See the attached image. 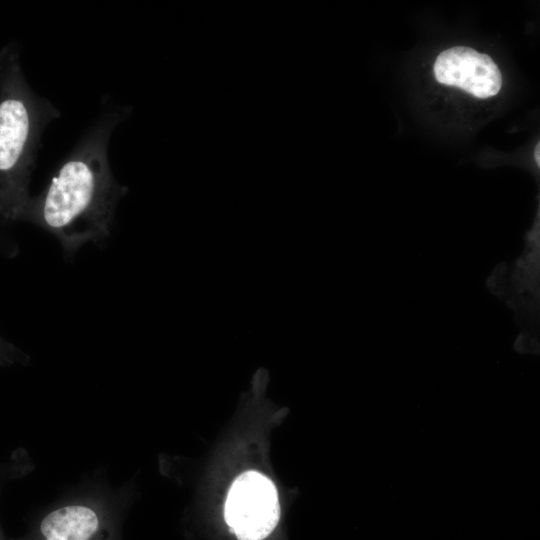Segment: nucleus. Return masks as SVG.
Segmentation results:
<instances>
[{
	"instance_id": "f257e3e1",
	"label": "nucleus",
	"mask_w": 540,
	"mask_h": 540,
	"mask_svg": "<svg viewBox=\"0 0 540 540\" xmlns=\"http://www.w3.org/2000/svg\"><path fill=\"white\" fill-rule=\"evenodd\" d=\"M128 115L124 106L105 108L47 188L30 198L19 219L53 234L68 256L110 234L117 204L127 188L113 177L107 147L113 130Z\"/></svg>"
},
{
	"instance_id": "f03ea898",
	"label": "nucleus",
	"mask_w": 540,
	"mask_h": 540,
	"mask_svg": "<svg viewBox=\"0 0 540 540\" xmlns=\"http://www.w3.org/2000/svg\"><path fill=\"white\" fill-rule=\"evenodd\" d=\"M50 101L28 85L16 44L0 52V218L19 221L30 200L29 183L41 134L58 118Z\"/></svg>"
},
{
	"instance_id": "7ed1b4c3",
	"label": "nucleus",
	"mask_w": 540,
	"mask_h": 540,
	"mask_svg": "<svg viewBox=\"0 0 540 540\" xmlns=\"http://www.w3.org/2000/svg\"><path fill=\"white\" fill-rule=\"evenodd\" d=\"M133 486L95 471L32 515L26 532L8 540H124Z\"/></svg>"
},
{
	"instance_id": "20e7f679",
	"label": "nucleus",
	"mask_w": 540,
	"mask_h": 540,
	"mask_svg": "<svg viewBox=\"0 0 540 540\" xmlns=\"http://www.w3.org/2000/svg\"><path fill=\"white\" fill-rule=\"evenodd\" d=\"M224 517L238 540H263L280 518L278 493L274 483L256 471L242 473L231 485Z\"/></svg>"
},
{
	"instance_id": "39448f33",
	"label": "nucleus",
	"mask_w": 540,
	"mask_h": 540,
	"mask_svg": "<svg viewBox=\"0 0 540 540\" xmlns=\"http://www.w3.org/2000/svg\"><path fill=\"white\" fill-rule=\"evenodd\" d=\"M437 81L458 87L477 98L496 95L502 86V75L490 56L457 46L441 52L433 67Z\"/></svg>"
},
{
	"instance_id": "423d86ee",
	"label": "nucleus",
	"mask_w": 540,
	"mask_h": 540,
	"mask_svg": "<svg viewBox=\"0 0 540 540\" xmlns=\"http://www.w3.org/2000/svg\"><path fill=\"white\" fill-rule=\"evenodd\" d=\"M34 469V464L26 451L18 449L6 462L0 463V496L5 485L21 478ZM0 522V540H8Z\"/></svg>"
},
{
	"instance_id": "0eeeda50",
	"label": "nucleus",
	"mask_w": 540,
	"mask_h": 540,
	"mask_svg": "<svg viewBox=\"0 0 540 540\" xmlns=\"http://www.w3.org/2000/svg\"><path fill=\"white\" fill-rule=\"evenodd\" d=\"M29 360L27 354L0 336V366L25 364Z\"/></svg>"
},
{
	"instance_id": "6e6552de",
	"label": "nucleus",
	"mask_w": 540,
	"mask_h": 540,
	"mask_svg": "<svg viewBox=\"0 0 540 540\" xmlns=\"http://www.w3.org/2000/svg\"><path fill=\"white\" fill-rule=\"evenodd\" d=\"M539 151H540V147H539V143L537 144L536 148H535V152H534V157H535V161L537 163V165L539 166L540 164V154H539Z\"/></svg>"
},
{
	"instance_id": "1a4fd4ad",
	"label": "nucleus",
	"mask_w": 540,
	"mask_h": 540,
	"mask_svg": "<svg viewBox=\"0 0 540 540\" xmlns=\"http://www.w3.org/2000/svg\"><path fill=\"white\" fill-rule=\"evenodd\" d=\"M0 222H2V223H3V221L1 220V218H0Z\"/></svg>"
}]
</instances>
